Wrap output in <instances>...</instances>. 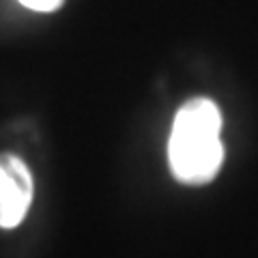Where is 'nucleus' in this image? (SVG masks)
Instances as JSON below:
<instances>
[{"label":"nucleus","instance_id":"3","mask_svg":"<svg viewBox=\"0 0 258 258\" xmlns=\"http://www.w3.org/2000/svg\"><path fill=\"white\" fill-rule=\"evenodd\" d=\"M62 3L64 0H20V5H24L26 9L39 11V13H50V11L60 9Z\"/></svg>","mask_w":258,"mask_h":258},{"label":"nucleus","instance_id":"1","mask_svg":"<svg viewBox=\"0 0 258 258\" xmlns=\"http://www.w3.org/2000/svg\"><path fill=\"white\" fill-rule=\"evenodd\" d=\"M220 132L222 114L211 99L196 97L179 108L168 142V161L176 181L205 185L215 179L224 159Z\"/></svg>","mask_w":258,"mask_h":258},{"label":"nucleus","instance_id":"2","mask_svg":"<svg viewBox=\"0 0 258 258\" xmlns=\"http://www.w3.org/2000/svg\"><path fill=\"white\" fill-rule=\"evenodd\" d=\"M35 198V179L20 155L0 153V228L13 230L26 220Z\"/></svg>","mask_w":258,"mask_h":258}]
</instances>
